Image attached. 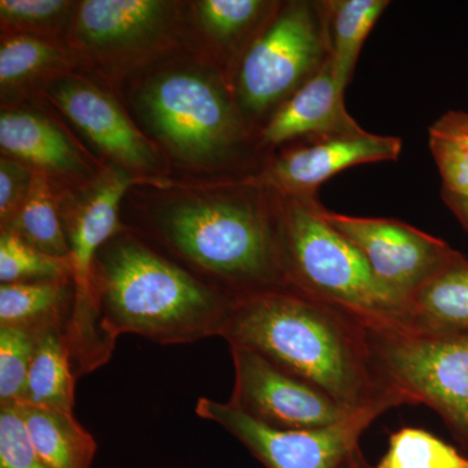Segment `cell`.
I'll use <instances>...</instances> for the list:
<instances>
[{
  "label": "cell",
  "instance_id": "obj_17",
  "mask_svg": "<svg viewBox=\"0 0 468 468\" xmlns=\"http://www.w3.org/2000/svg\"><path fill=\"white\" fill-rule=\"evenodd\" d=\"M410 325L468 334V258L457 251L410 300Z\"/></svg>",
  "mask_w": 468,
  "mask_h": 468
},
{
  "label": "cell",
  "instance_id": "obj_18",
  "mask_svg": "<svg viewBox=\"0 0 468 468\" xmlns=\"http://www.w3.org/2000/svg\"><path fill=\"white\" fill-rule=\"evenodd\" d=\"M75 286L72 280L15 282L0 286V326H14L33 335L63 328L72 314Z\"/></svg>",
  "mask_w": 468,
  "mask_h": 468
},
{
  "label": "cell",
  "instance_id": "obj_15",
  "mask_svg": "<svg viewBox=\"0 0 468 468\" xmlns=\"http://www.w3.org/2000/svg\"><path fill=\"white\" fill-rule=\"evenodd\" d=\"M345 86L329 58L310 80L272 113L261 132V143L277 146L297 138L326 137L358 131L345 107Z\"/></svg>",
  "mask_w": 468,
  "mask_h": 468
},
{
  "label": "cell",
  "instance_id": "obj_12",
  "mask_svg": "<svg viewBox=\"0 0 468 468\" xmlns=\"http://www.w3.org/2000/svg\"><path fill=\"white\" fill-rule=\"evenodd\" d=\"M402 141L397 137L358 131L309 140L277 156L264 183L282 196H316L320 185L356 165L390 162L401 155Z\"/></svg>",
  "mask_w": 468,
  "mask_h": 468
},
{
  "label": "cell",
  "instance_id": "obj_19",
  "mask_svg": "<svg viewBox=\"0 0 468 468\" xmlns=\"http://www.w3.org/2000/svg\"><path fill=\"white\" fill-rule=\"evenodd\" d=\"M17 405L34 448L46 467L90 468L97 442L70 410Z\"/></svg>",
  "mask_w": 468,
  "mask_h": 468
},
{
  "label": "cell",
  "instance_id": "obj_21",
  "mask_svg": "<svg viewBox=\"0 0 468 468\" xmlns=\"http://www.w3.org/2000/svg\"><path fill=\"white\" fill-rule=\"evenodd\" d=\"M388 5V0L323 2L329 60L335 77L345 88L351 81L363 43Z\"/></svg>",
  "mask_w": 468,
  "mask_h": 468
},
{
  "label": "cell",
  "instance_id": "obj_22",
  "mask_svg": "<svg viewBox=\"0 0 468 468\" xmlns=\"http://www.w3.org/2000/svg\"><path fill=\"white\" fill-rule=\"evenodd\" d=\"M67 67L68 55L57 43L29 34H8L3 38L0 46L3 91L23 90Z\"/></svg>",
  "mask_w": 468,
  "mask_h": 468
},
{
  "label": "cell",
  "instance_id": "obj_4",
  "mask_svg": "<svg viewBox=\"0 0 468 468\" xmlns=\"http://www.w3.org/2000/svg\"><path fill=\"white\" fill-rule=\"evenodd\" d=\"M163 236L185 260L243 292L285 286L275 223L246 197H205L177 203L160 218Z\"/></svg>",
  "mask_w": 468,
  "mask_h": 468
},
{
  "label": "cell",
  "instance_id": "obj_23",
  "mask_svg": "<svg viewBox=\"0 0 468 468\" xmlns=\"http://www.w3.org/2000/svg\"><path fill=\"white\" fill-rule=\"evenodd\" d=\"M3 229L16 234L45 254L69 261L67 230L58 217L48 176L42 172H34L26 202Z\"/></svg>",
  "mask_w": 468,
  "mask_h": 468
},
{
  "label": "cell",
  "instance_id": "obj_27",
  "mask_svg": "<svg viewBox=\"0 0 468 468\" xmlns=\"http://www.w3.org/2000/svg\"><path fill=\"white\" fill-rule=\"evenodd\" d=\"M36 345V335L0 326V403L23 401Z\"/></svg>",
  "mask_w": 468,
  "mask_h": 468
},
{
  "label": "cell",
  "instance_id": "obj_11",
  "mask_svg": "<svg viewBox=\"0 0 468 468\" xmlns=\"http://www.w3.org/2000/svg\"><path fill=\"white\" fill-rule=\"evenodd\" d=\"M324 218L362 252L378 279L409 302L457 254L442 239L396 218L349 217L325 208Z\"/></svg>",
  "mask_w": 468,
  "mask_h": 468
},
{
  "label": "cell",
  "instance_id": "obj_1",
  "mask_svg": "<svg viewBox=\"0 0 468 468\" xmlns=\"http://www.w3.org/2000/svg\"><path fill=\"white\" fill-rule=\"evenodd\" d=\"M221 337L350 411L401 396L385 389L375 374L365 324L288 286L234 295Z\"/></svg>",
  "mask_w": 468,
  "mask_h": 468
},
{
  "label": "cell",
  "instance_id": "obj_14",
  "mask_svg": "<svg viewBox=\"0 0 468 468\" xmlns=\"http://www.w3.org/2000/svg\"><path fill=\"white\" fill-rule=\"evenodd\" d=\"M172 7L159 0H85L73 14V39L98 58L133 55L162 45Z\"/></svg>",
  "mask_w": 468,
  "mask_h": 468
},
{
  "label": "cell",
  "instance_id": "obj_8",
  "mask_svg": "<svg viewBox=\"0 0 468 468\" xmlns=\"http://www.w3.org/2000/svg\"><path fill=\"white\" fill-rule=\"evenodd\" d=\"M133 177L117 167L104 172L73 209L67 229L75 286L66 337L73 363L90 372L110 358L113 345L101 329L95 300L94 270L101 249L119 232V207Z\"/></svg>",
  "mask_w": 468,
  "mask_h": 468
},
{
  "label": "cell",
  "instance_id": "obj_2",
  "mask_svg": "<svg viewBox=\"0 0 468 468\" xmlns=\"http://www.w3.org/2000/svg\"><path fill=\"white\" fill-rule=\"evenodd\" d=\"M94 289L101 329L112 344L122 334L159 344L221 335L234 300L128 237L101 249Z\"/></svg>",
  "mask_w": 468,
  "mask_h": 468
},
{
  "label": "cell",
  "instance_id": "obj_25",
  "mask_svg": "<svg viewBox=\"0 0 468 468\" xmlns=\"http://www.w3.org/2000/svg\"><path fill=\"white\" fill-rule=\"evenodd\" d=\"M72 280L69 261L51 257L33 248L9 230L0 236V282H58Z\"/></svg>",
  "mask_w": 468,
  "mask_h": 468
},
{
  "label": "cell",
  "instance_id": "obj_9",
  "mask_svg": "<svg viewBox=\"0 0 468 468\" xmlns=\"http://www.w3.org/2000/svg\"><path fill=\"white\" fill-rule=\"evenodd\" d=\"M408 403L401 396L354 411L332 426L279 430L255 420L233 406L199 399L198 417L214 421L236 437L266 468H353L360 463L359 440L387 410Z\"/></svg>",
  "mask_w": 468,
  "mask_h": 468
},
{
  "label": "cell",
  "instance_id": "obj_6",
  "mask_svg": "<svg viewBox=\"0 0 468 468\" xmlns=\"http://www.w3.org/2000/svg\"><path fill=\"white\" fill-rule=\"evenodd\" d=\"M328 58L323 2L288 3L246 48L237 75L239 111L275 112Z\"/></svg>",
  "mask_w": 468,
  "mask_h": 468
},
{
  "label": "cell",
  "instance_id": "obj_7",
  "mask_svg": "<svg viewBox=\"0 0 468 468\" xmlns=\"http://www.w3.org/2000/svg\"><path fill=\"white\" fill-rule=\"evenodd\" d=\"M374 356L387 387L468 436V334L388 329L375 338Z\"/></svg>",
  "mask_w": 468,
  "mask_h": 468
},
{
  "label": "cell",
  "instance_id": "obj_32",
  "mask_svg": "<svg viewBox=\"0 0 468 468\" xmlns=\"http://www.w3.org/2000/svg\"><path fill=\"white\" fill-rule=\"evenodd\" d=\"M353 468H363V466H362V463H359V464H356V466L353 467Z\"/></svg>",
  "mask_w": 468,
  "mask_h": 468
},
{
  "label": "cell",
  "instance_id": "obj_26",
  "mask_svg": "<svg viewBox=\"0 0 468 468\" xmlns=\"http://www.w3.org/2000/svg\"><path fill=\"white\" fill-rule=\"evenodd\" d=\"M76 7L63 0H2L0 20L9 34L41 37L63 26Z\"/></svg>",
  "mask_w": 468,
  "mask_h": 468
},
{
  "label": "cell",
  "instance_id": "obj_28",
  "mask_svg": "<svg viewBox=\"0 0 468 468\" xmlns=\"http://www.w3.org/2000/svg\"><path fill=\"white\" fill-rule=\"evenodd\" d=\"M270 7L261 0H205L197 5L206 32L221 43H233L249 32Z\"/></svg>",
  "mask_w": 468,
  "mask_h": 468
},
{
  "label": "cell",
  "instance_id": "obj_30",
  "mask_svg": "<svg viewBox=\"0 0 468 468\" xmlns=\"http://www.w3.org/2000/svg\"><path fill=\"white\" fill-rule=\"evenodd\" d=\"M36 169L20 160L3 156L0 162V218L8 226L26 202Z\"/></svg>",
  "mask_w": 468,
  "mask_h": 468
},
{
  "label": "cell",
  "instance_id": "obj_13",
  "mask_svg": "<svg viewBox=\"0 0 468 468\" xmlns=\"http://www.w3.org/2000/svg\"><path fill=\"white\" fill-rule=\"evenodd\" d=\"M51 101L91 141L125 171H151L158 154L117 101L98 86L77 77H60L50 86Z\"/></svg>",
  "mask_w": 468,
  "mask_h": 468
},
{
  "label": "cell",
  "instance_id": "obj_5",
  "mask_svg": "<svg viewBox=\"0 0 468 468\" xmlns=\"http://www.w3.org/2000/svg\"><path fill=\"white\" fill-rule=\"evenodd\" d=\"M138 101L154 134L192 165L226 158L245 131L241 111L215 80L201 73H163L144 86Z\"/></svg>",
  "mask_w": 468,
  "mask_h": 468
},
{
  "label": "cell",
  "instance_id": "obj_31",
  "mask_svg": "<svg viewBox=\"0 0 468 468\" xmlns=\"http://www.w3.org/2000/svg\"><path fill=\"white\" fill-rule=\"evenodd\" d=\"M442 198L448 207L452 209L455 218L460 220L462 227L468 232V194L449 192L442 189Z\"/></svg>",
  "mask_w": 468,
  "mask_h": 468
},
{
  "label": "cell",
  "instance_id": "obj_3",
  "mask_svg": "<svg viewBox=\"0 0 468 468\" xmlns=\"http://www.w3.org/2000/svg\"><path fill=\"white\" fill-rule=\"evenodd\" d=\"M275 236L288 288L366 326L410 324V302L381 282L362 252L326 221L316 196H282Z\"/></svg>",
  "mask_w": 468,
  "mask_h": 468
},
{
  "label": "cell",
  "instance_id": "obj_24",
  "mask_svg": "<svg viewBox=\"0 0 468 468\" xmlns=\"http://www.w3.org/2000/svg\"><path fill=\"white\" fill-rule=\"evenodd\" d=\"M375 468H468V458L432 433L406 427L390 435Z\"/></svg>",
  "mask_w": 468,
  "mask_h": 468
},
{
  "label": "cell",
  "instance_id": "obj_16",
  "mask_svg": "<svg viewBox=\"0 0 468 468\" xmlns=\"http://www.w3.org/2000/svg\"><path fill=\"white\" fill-rule=\"evenodd\" d=\"M0 146L42 174L84 177L90 168L57 125L27 111H3Z\"/></svg>",
  "mask_w": 468,
  "mask_h": 468
},
{
  "label": "cell",
  "instance_id": "obj_20",
  "mask_svg": "<svg viewBox=\"0 0 468 468\" xmlns=\"http://www.w3.org/2000/svg\"><path fill=\"white\" fill-rule=\"evenodd\" d=\"M37 335L36 351L27 374L26 405L70 410L75 405L76 371L63 328L46 329Z\"/></svg>",
  "mask_w": 468,
  "mask_h": 468
},
{
  "label": "cell",
  "instance_id": "obj_29",
  "mask_svg": "<svg viewBox=\"0 0 468 468\" xmlns=\"http://www.w3.org/2000/svg\"><path fill=\"white\" fill-rule=\"evenodd\" d=\"M0 468H48L34 448L16 402L0 403Z\"/></svg>",
  "mask_w": 468,
  "mask_h": 468
},
{
  "label": "cell",
  "instance_id": "obj_10",
  "mask_svg": "<svg viewBox=\"0 0 468 468\" xmlns=\"http://www.w3.org/2000/svg\"><path fill=\"white\" fill-rule=\"evenodd\" d=\"M230 353L234 389L229 402L266 426L311 430L332 426L354 412L313 385L277 368L255 351L230 346Z\"/></svg>",
  "mask_w": 468,
  "mask_h": 468
}]
</instances>
